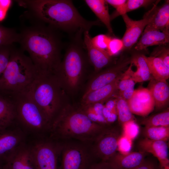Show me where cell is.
<instances>
[{
	"label": "cell",
	"mask_w": 169,
	"mask_h": 169,
	"mask_svg": "<svg viewBox=\"0 0 169 169\" xmlns=\"http://www.w3.org/2000/svg\"><path fill=\"white\" fill-rule=\"evenodd\" d=\"M19 42L29 53L39 74H55L61 62V44L51 29L41 26L29 28L20 34Z\"/></svg>",
	"instance_id": "obj_1"
},
{
	"label": "cell",
	"mask_w": 169,
	"mask_h": 169,
	"mask_svg": "<svg viewBox=\"0 0 169 169\" xmlns=\"http://www.w3.org/2000/svg\"><path fill=\"white\" fill-rule=\"evenodd\" d=\"M39 19L53 27L69 32L89 31L98 21H89L84 18L68 0H33L24 1Z\"/></svg>",
	"instance_id": "obj_2"
},
{
	"label": "cell",
	"mask_w": 169,
	"mask_h": 169,
	"mask_svg": "<svg viewBox=\"0 0 169 169\" xmlns=\"http://www.w3.org/2000/svg\"><path fill=\"white\" fill-rule=\"evenodd\" d=\"M106 125L90 120L80 109L64 105L52 122L49 130L55 139H75L93 142Z\"/></svg>",
	"instance_id": "obj_3"
},
{
	"label": "cell",
	"mask_w": 169,
	"mask_h": 169,
	"mask_svg": "<svg viewBox=\"0 0 169 169\" xmlns=\"http://www.w3.org/2000/svg\"><path fill=\"white\" fill-rule=\"evenodd\" d=\"M61 86L53 74H39L26 92L45 115L50 125L64 106Z\"/></svg>",
	"instance_id": "obj_4"
},
{
	"label": "cell",
	"mask_w": 169,
	"mask_h": 169,
	"mask_svg": "<svg viewBox=\"0 0 169 169\" xmlns=\"http://www.w3.org/2000/svg\"><path fill=\"white\" fill-rule=\"evenodd\" d=\"M38 74L29 57L12 49L8 65L0 76V91L8 93L25 91Z\"/></svg>",
	"instance_id": "obj_5"
},
{
	"label": "cell",
	"mask_w": 169,
	"mask_h": 169,
	"mask_svg": "<svg viewBox=\"0 0 169 169\" xmlns=\"http://www.w3.org/2000/svg\"><path fill=\"white\" fill-rule=\"evenodd\" d=\"M82 33H76L69 45L64 59L54 74L63 88L71 92L77 89L85 69Z\"/></svg>",
	"instance_id": "obj_6"
},
{
	"label": "cell",
	"mask_w": 169,
	"mask_h": 169,
	"mask_svg": "<svg viewBox=\"0 0 169 169\" xmlns=\"http://www.w3.org/2000/svg\"><path fill=\"white\" fill-rule=\"evenodd\" d=\"M11 94L15 107L16 122L22 128L38 134L49 131L50 122L26 92Z\"/></svg>",
	"instance_id": "obj_7"
},
{
	"label": "cell",
	"mask_w": 169,
	"mask_h": 169,
	"mask_svg": "<svg viewBox=\"0 0 169 169\" xmlns=\"http://www.w3.org/2000/svg\"><path fill=\"white\" fill-rule=\"evenodd\" d=\"M122 131L117 126L106 125L93 142V155L100 161H107L117 152Z\"/></svg>",
	"instance_id": "obj_8"
},
{
	"label": "cell",
	"mask_w": 169,
	"mask_h": 169,
	"mask_svg": "<svg viewBox=\"0 0 169 169\" xmlns=\"http://www.w3.org/2000/svg\"><path fill=\"white\" fill-rule=\"evenodd\" d=\"M91 149L84 144H61L60 169H88L93 163Z\"/></svg>",
	"instance_id": "obj_9"
},
{
	"label": "cell",
	"mask_w": 169,
	"mask_h": 169,
	"mask_svg": "<svg viewBox=\"0 0 169 169\" xmlns=\"http://www.w3.org/2000/svg\"><path fill=\"white\" fill-rule=\"evenodd\" d=\"M36 169H60L58 165L61 143L46 140L30 145Z\"/></svg>",
	"instance_id": "obj_10"
},
{
	"label": "cell",
	"mask_w": 169,
	"mask_h": 169,
	"mask_svg": "<svg viewBox=\"0 0 169 169\" xmlns=\"http://www.w3.org/2000/svg\"><path fill=\"white\" fill-rule=\"evenodd\" d=\"M160 0H156L152 8L145 13L142 19L134 20L127 14L121 15L125 23L126 29L121 39L124 45L123 49L130 50L137 43L146 26L150 22L155 15Z\"/></svg>",
	"instance_id": "obj_11"
},
{
	"label": "cell",
	"mask_w": 169,
	"mask_h": 169,
	"mask_svg": "<svg viewBox=\"0 0 169 169\" xmlns=\"http://www.w3.org/2000/svg\"><path fill=\"white\" fill-rule=\"evenodd\" d=\"M16 123L4 129H0V165L3 166L20 146L25 143V135Z\"/></svg>",
	"instance_id": "obj_12"
},
{
	"label": "cell",
	"mask_w": 169,
	"mask_h": 169,
	"mask_svg": "<svg viewBox=\"0 0 169 169\" xmlns=\"http://www.w3.org/2000/svg\"><path fill=\"white\" fill-rule=\"evenodd\" d=\"M131 62V58L123 57L114 65L97 74L90 82L83 95L113 81L123 74Z\"/></svg>",
	"instance_id": "obj_13"
},
{
	"label": "cell",
	"mask_w": 169,
	"mask_h": 169,
	"mask_svg": "<svg viewBox=\"0 0 169 169\" xmlns=\"http://www.w3.org/2000/svg\"><path fill=\"white\" fill-rule=\"evenodd\" d=\"M127 102L132 114L139 116L148 115L155 107L154 100L148 88L134 90L132 97Z\"/></svg>",
	"instance_id": "obj_14"
},
{
	"label": "cell",
	"mask_w": 169,
	"mask_h": 169,
	"mask_svg": "<svg viewBox=\"0 0 169 169\" xmlns=\"http://www.w3.org/2000/svg\"><path fill=\"white\" fill-rule=\"evenodd\" d=\"M2 166L3 169H36L30 145L25 142L20 146Z\"/></svg>",
	"instance_id": "obj_15"
},
{
	"label": "cell",
	"mask_w": 169,
	"mask_h": 169,
	"mask_svg": "<svg viewBox=\"0 0 169 169\" xmlns=\"http://www.w3.org/2000/svg\"><path fill=\"white\" fill-rule=\"evenodd\" d=\"M139 151L150 153L158 160L161 169L169 165L168 146L166 141H154L146 138L138 143Z\"/></svg>",
	"instance_id": "obj_16"
},
{
	"label": "cell",
	"mask_w": 169,
	"mask_h": 169,
	"mask_svg": "<svg viewBox=\"0 0 169 169\" xmlns=\"http://www.w3.org/2000/svg\"><path fill=\"white\" fill-rule=\"evenodd\" d=\"M84 33V44L87 51L89 60L95 72H98L110 63L111 57L106 50L98 48L93 45L89 31Z\"/></svg>",
	"instance_id": "obj_17"
},
{
	"label": "cell",
	"mask_w": 169,
	"mask_h": 169,
	"mask_svg": "<svg viewBox=\"0 0 169 169\" xmlns=\"http://www.w3.org/2000/svg\"><path fill=\"white\" fill-rule=\"evenodd\" d=\"M123 74L111 83L83 95L82 107L96 103H102L110 98L118 90V84Z\"/></svg>",
	"instance_id": "obj_18"
},
{
	"label": "cell",
	"mask_w": 169,
	"mask_h": 169,
	"mask_svg": "<svg viewBox=\"0 0 169 169\" xmlns=\"http://www.w3.org/2000/svg\"><path fill=\"white\" fill-rule=\"evenodd\" d=\"M146 154L140 151L126 154L116 152L107 161L118 169H135L144 161Z\"/></svg>",
	"instance_id": "obj_19"
},
{
	"label": "cell",
	"mask_w": 169,
	"mask_h": 169,
	"mask_svg": "<svg viewBox=\"0 0 169 169\" xmlns=\"http://www.w3.org/2000/svg\"><path fill=\"white\" fill-rule=\"evenodd\" d=\"M16 123L15 109L11 95L0 91V129L10 127Z\"/></svg>",
	"instance_id": "obj_20"
},
{
	"label": "cell",
	"mask_w": 169,
	"mask_h": 169,
	"mask_svg": "<svg viewBox=\"0 0 169 169\" xmlns=\"http://www.w3.org/2000/svg\"><path fill=\"white\" fill-rule=\"evenodd\" d=\"M169 42V33L157 30L143 31L135 49L138 51L145 49L155 45H165Z\"/></svg>",
	"instance_id": "obj_21"
},
{
	"label": "cell",
	"mask_w": 169,
	"mask_h": 169,
	"mask_svg": "<svg viewBox=\"0 0 169 169\" xmlns=\"http://www.w3.org/2000/svg\"><path fill=\"white\" fill-rule=\"evenodd\" d=\"M155 103V107L158 110L165 107L169 99V88L166 81H158L151 79L149 88Z\"/></svg>",
	"instance_id": "obj_22"
},
{
	"label": "cell",
	"mask_w": 169,
	"mask_h": 169,
	"mask_svg": "<svg viewBox=\"0 0 169 169\" xmlns=\"http://www.w3.org/2000/svg\"><path fill=\"white\" fill-rule=\"evenodd\" d=\"M157 30L169 33V1H166L158 9L143 31Z\"/></svg>",
	"instance_id": "obj_23"
},
{
	"label": "cell",
	"mask_w": 169,
	"mask_h": 169,
	"mask_svg": "<svg viewBox=\"0 0 169 169\" xmlns=\"http://www.w3.org/2000/svg\"><path fill=\"white\" fill-rule=\"evenodd\" d=\"M131 63L136 67L135 72L132 70L131 76L135 83L141 82L151 79L152 78L149 68L145 58V55L141 54H136L131 58Z\"/></svg>",
	"instance_id": "obj_24"
},
{
	"label": "cell",
	"mask_w": 169,
	"mask_h": 169,
	"mask_svg": "<svg viewBox=\"0 0 169 169\" xmlns=\"http://www.w3.org/2000/svg\"><path fill=\"white\" fill-rule=\"evenodd\" d=\"M84 2L99 20L105 25L108 31L113 33L107 3L104 0H85Z\"/></svg>",
	"instance_id": "obj_25"
},
{
	"label": "cell",
	"mask_w": 169,
	"mask_h": 169,
	"mask_svg": "<svg viewBox=\"0 0 169 169\" xmlns=\"http://www.w3.org/2000/svg\"><path fill=\"white\" fill-rule=\"evenodd\" d=\"M145 58L153 78L158 81H166L169 77V68L160 58L153 56Z\"/></svg>",
	"instance_id": "obj_26"
},
{
	"label": "cell",
	"mask_w": 169,
	"mask_h": 169,
	"mask_svg": "<svg viewBox=\"0 0 169 169\" xmlns=\"http://www.w3.org/2000/svg\"><path fill=\"white\" fill-rule=\"evenodd\" d=\"M142 133L144 138L167 141L169 138V126H145Z\"/></svg>",
	"instance_id": "obj_27"
},
{
	"label": "cell",
	"mask_w": 169,
	"mask_h": 169,
	"mask_svg": "<svg viewBox=\"0 0 169 169\" xmlns=\"http://www.w3.org/2000/svg\"><path fill=\"white\" fill-rule=\"evenodd\" d=\"M116 111L118 121L122 125L128 122L134 121L127 101L121 97L116 100Z\"/></svg>",
	"instance_id": "obj_28"
},
{
	"label": "cell",
	"mask_w": 169,
	"mask_h": 169,
	"mask_svg": "<svg viewBox=\"0 0 169 169\" xmlns=\"http://www.w3.org/2000/svg\"><path fill=\"white\" fill-rule=\"evenodd\" d=\"M145 126H169V111L166 110L144 119L142 121Z\"/></svg>",
	"instance_id": "obj_29"
},
{
	"label": "cell",
	"mask_w": 169,
	"mask_h": 169,
	"mask_svg": "<svg viewBox=\"0 0 169 169\" xmlns=\"http://www.w3.org/2000/svg\"><path fill=\"white\" fill-rule=\"evenodd\" d=\"M20 34L13 29L4 27L0 24V47L11 45L13 43L19 42Z\"/></svg>",
	"instance_id": "obj_30"
},
{
	"label": "cell",
	"mask_w": 169,
	"mask_h": 169,
	"mask_svg": "<svg viewBox=\"0 0 169 169\" xmlns=\"http://www.w3.org/2000/svg\"><path fill=\"white\" fill-rule=\"evenodd\" d=\"M156 0H128L124 7L118 14L117 17L127 13L141 7H147L153 4Z\"/></svg>",
	"instance_id": "obj_31"
},
{
	"label": "cell",
	"mask_w": 169,
	"mask_h": 169,
	"mask_svg": "<svg viewBox=\"0 0 169 169\" xmlns=\"http://www.w3.org/2000/svg\"><path fill=\"white\" fill-rule=\"evenodd\" d=\"M11 45L0 47V76L7 67L9 61L12 48Z\"/></svg>",
	"instance_id": "obj_32"
},
{
	"label": "cell",
	"mask_w": 169,
	"mask_h": 169,
	"mask_svg": "<svg viewBox=\"0 0 169 169\" xmlns=\"http://www.w3.org/2000/svg\"><path fill=\"white\" fill-rule=\"evenodd\" d=\"M123 43L121 39L111 38L106 51L111 57L117 54L123 50Z\"/></svg>",
	"instance_id": "obj_33"
},
{
	"label": "cell",
	"mask_w": 169,
	"mask_h": 169,
	"mask_svg": "<svg viewBox=\"0 0 169 169\" xmlns=\"http://www.w3.org/2000/svg\"><path fill=\"white\" fill-rule=\"evenodd\" d=\"M166 45H160L156 48L152 52V56L160 58L169 68V49Z\"/></svg>",
	"instance_id": "obj_34"
},
{
	"label": "cell",
	"mask_w": 169,
	"mask_h": 169,
	"mask_svg": "<svg viewBox=\"0 0 169 169\" xmlns=\"http://www.w3.org/2000/svg\"><path fill=\"white\" fill-rule=\"evenodd\" d=\"M111 37L104 34H99L91 38L93 45L96 47L106 51Z\"/></svg>",
	"instance_id": "obj_35"
},
{
	"label": "cell",
	"mask_w": 169,
	"mask_h": 169,
	"mask_svg": "<svg viewBox=\"0 0 169 169\" xmlns=\"http://www.w3.org/2000/svg\"><path fill=\"white\" fill-rule=\"evenodd\" d=\"M158 162L155 157H146L141 164L135 169H161Z\"/></svg>",
	"instance_id": "obj_36"
},
{
	"label": "cell",
	"mask_w": 169,
	"mask_h": 169,
	"mask_svg": "<svg viewBox=\"0 0 169 169\" xmlns=\"http://www.w3.org/2000/svg\"><path fill=\"white\" fill-rule=\"evenodd\" d=\"M107 4H109L114 7L115 11L110 15L111 20L117 17V14L121 11L126 3V0H106Z\"/></svg>",
	"instance_id": "obj_37"
},
{
	"label": "cell",
	"mask_w": 169,
	"mask_h": 169,
	"mask_svg": "<svg viewBox=\"0 0 169 169\" xmlns=\"http://www.w3.org/2000/svg\"><path fill=\"white\" fill-rule=\"evenodd\" d=\"M12 3V1L10 0H0V22L6 18L7 12Z\"/></svg>",
	"instance_id": "obj_38"
},
{
	"label": "cell",
	"mask_w": 169,
	"mask_h": 169,
	"mask_svg": "<svg viewBox=\"0 0 169 169\" xmlns=\"http://www.w3.org/2000/svg\"><path fill=\"white\" fill-rule=\"evenodd\" d=\"M88 169H118L110 162L107 161H100L93 163Z\"/></svg>",
	"instance_id": "obj_39"
},
{
	"label": "cell",
	"mask_w": 169,
	"mask_h": 169,
	"mask_svg": "<svg viewBox=\"0 0 169 169\" xmlns=\"http://www.w3.org/2000/svg\"><path fill=\"white\" fill-rule=\"evenodd\" d=\"M134 86L130 87L120 93L121 97L127 101L129 100L133 95L134 91Z\"/></svg>",
	"instance_id": "obj_40"
},
{
	"label": "cell",
	"mask_w": 169,
	"mask_h": 169,
	"mask_svg": "<svg viewBox=\"0 0 169 169\" xmlns=\"http://www.w3.org/2000/svg\"><path fill=\"white\" fill-rule=\"evenodd\" d=\"M116 100H110L107 102L105 106L109 110L111 113H116Z\"/></svg>",
	"instance_id": "obj_41"
},
{
	"label": "cell",
	"mask_w": 169,
	"mask_h": 169,
	"mask_svg": "<svg viewBox=\"0 0 169 169\" xmlns=\"http://www.w3.org/2000/svg\"><path fill=\"white\" fill-rule=\"evenodd\" d=\"M162 169H169V165L166 166Z\"/></svg>",
	"instance_id": "obj_42"
},
{
	"label": "cell",
	"mask_w": 169,
	"mask_h": 169,
	"mask_svg": "<svg viewBox=\"0 0 169 169\" xmlns=\"http://www.w3.org/2000/svg\"><path fill=\"white\" fill-rule=\"evenodd\" d=\"M0 169H3L2 166L0 165Z\"/></svg>",
	"instance_id": "obj_43"
}]
</instances>
